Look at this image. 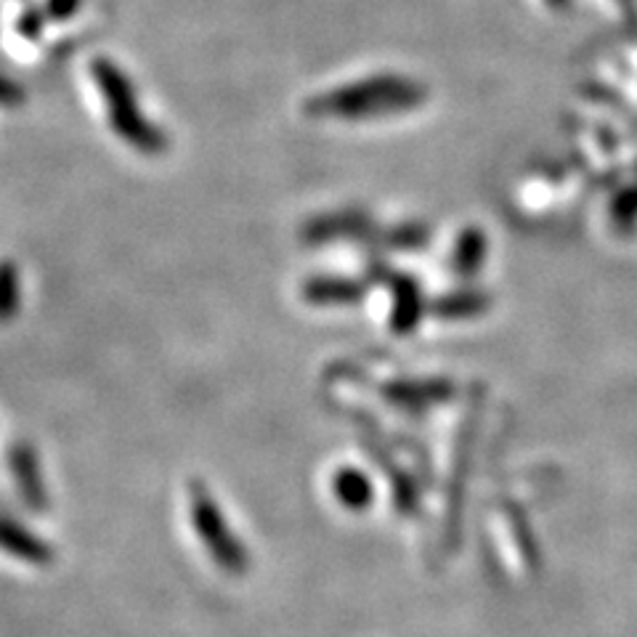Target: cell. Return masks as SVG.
Instances as JSON below:
<instances>
[{
    "label": "cell",
    "instance_id": "cell-3",
    "mask_svg": "<svg viewBox=\"0 0 637 637\" xmlns=\"http://www.w3.org/2000/svg\"><path fill=\"white\" fill-rule=\"evenodd\" d=\"M101 88L109 101V120H112L115 133L141 154H152L154 158V154L165 152V136L141 117L131 90L126 88V83L112 69L101 73Z\"/></svg>",
    "mask_w": 637,
    "mask_h": 637
},
{
    "label": "cell",
    "instance_id": "cell-4",
    "mask_svg": "<svg viewBox=\"0 0 637 637\" xmlns=\"http://www.w3.org/2000/svg\"><path fill=\"white\" fill-rule=\"evenodd\" d=\"M0 548L9 552V555L22 558V561L35 565L54 561V550H51L43 539L30 535L24 526L9 521V518H0Z\"/></svg>",
    "mask_w": 637,
    "mask_h": 637
},
{
    "label": "cell",
    "instance_id": "cell-5",
    "mask_svg": "<svg viewBox=\"0 0 637 637\" xmlns=\"http://www.w3.org/2000/svg\"><path fill=\"white\" fill-rule=\"evenodd\" d=\"M11 473H14L19 494L24 497V503L35 507V510L45 507V486L41 467H37L35 452H32L28 444H17L14 452H11Z\"/></svg>",
    "mask_w": 637,
    "mask_h": 637
},
{
    "label": "cell",
    "instance_id": "cell-7",
    "mask_svg": "<svg viewBox=\"0 0 637 637\" xmlns=\"http://www.w3.org/2000/svg\"><path fill=\"white\" fill-rule=\"evenodd\" d=\"M333 494L337 497V503L346 505L348 510L359 512L373 503V484H369V478L364 476V473L346 467V471L335 473Z\"/></svg>",
    "mask_w": 637,
    "mask_h": 637
},
{
    "label": "cell",
    "instance_id": "cell-1",
    "mask_svg": "<svg viewBox=\"0 0 637 637\" xmlns=\"http://www.w3.org/2000/svg\"><path fill=\"white\" fill-rule=\"evenodd\" d=\"M422 90L409 80L399 77H377V80L361 83V86L337 90L318 101L322 115H341V117H375L388 112H401L412 109L422 101Z\"/></svg>",
    "mask_w": 637,
    "mask_h": 637
},
{
    "label": "cell",
    "instance_id": "cell-9",
    "mask_svg": "<svg viewBox=\"0 0 637 637\" xmlns=\"http://www.w3.org/2000/svg\"><path fill=\"white\" fill-rule=\"evenodd\" d=\"M422 314V301H420V292L414 288L412 282L401 284L399 290H396V309H393V327L399 330V333H407V330H412L414 324H418V318Z\"/></svg>",
    "mask_w": 637,
    "mask_h": 637
},
{
    "label": "cell",
    "instance_id": "cell-10",
    "mask_svg": "<svg viewBox=\"0 0 637 637\" xmlns=\"http://www.w3.org/2000/svg\"><path fill=\"white\" fill-rule=\"evenodd\" d=\"M19 311V271L14 263H0V324L11 322Z\"/></svg>",
    "mask_w": 637,
    "mask_h": 637
},
{
    "label": "cell",
    "instance_id": "cell-2",
    "mask_svg": "<svg viewBox=\"0 0 637 637\" xmlns=\"http://www.w3.org/2000/svg\"><path fill=\"white\" fill-rule=\"evenodd\" d=\"M188 512H192L197 537L203 539V544L207 548V552H210L213 561H216L226 574L242 576L247 565H250L245 544L239 542L237 535L229 529L218 503L207 494L203 484L188 486Z\"/></svg>",
    "mask_w": 637,
    "mask_h": 637
},
{
    "label": "cell",
    "instance_id": "cell-6",
    "mask_svg": "<svg viewBox=\"0 0 637 637\" xmlns=\"http://www.w3.org/2000/svg\"><path fill=\"white\" fill-rule=\"evenodd\" d=\"M364 288L354 279L314 277L303 284V298L314 305H348L361 298Z\"/></svg>",
    "mask_w": 637,
    "mask_h": 637
},
{
    "label": "cell",
    "instance_id": "cell-11",
    "mask_svg": "<svg viewBox=\"0 0 637 637\" xmlns=\"http://www.w3.org/2000/svg\"><path fill=\"white\" fill-rule=\"evenodd\" d=\"M486 309V298L481 292H454V295L444 298L435 311L439 316H450V318H465L473 314H481Z\"/></svg>",
    "mask_w": 637,
    "mask_h": 637
},
{
    "label": "cell",
    "instance_id": "cell-8",
    "mask_svg": "<svg viewBox=\"0 0 637 637\" xmlns=\"http://www.w3.org/2000/svg\"><path fill=\"white\" fill-rule=\"evenodd\" d=\"M484 256H486L484 234L478 229L463 231L457 247H454V269H457L460 274H473V271L484 263Z\"/></svg>",
    "mask_w": 637,
    "mask_h": 637
},
{
    "label": "cell",
    "instance_id": "cell-12",
    "mask_svg": "<svg viewBox=\"0 0 637 637\" xmlns=\"http://www.w3.org/2000/svg\"><path fill=\"white\" fill-rule=\"evenodd\" d=\"M450 393V388L446 386H425V388H420V386H399V388H393L391 391V399L396 401V404H422V396L425 399H441V396H446Z\"/></svg>",
    "mask_w": 637,
    "mask_h": 637
}]
</instances>
